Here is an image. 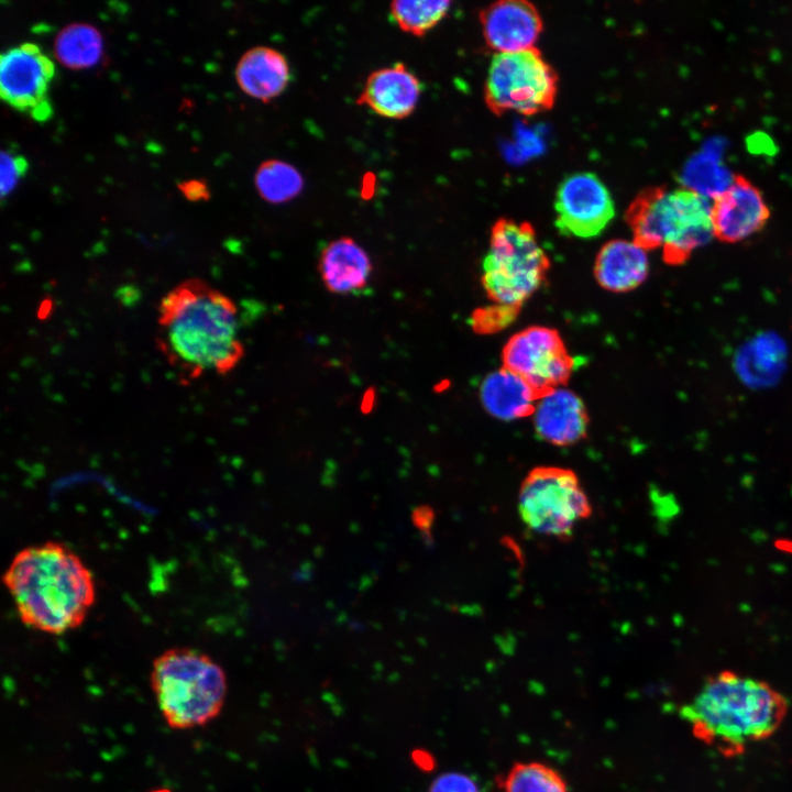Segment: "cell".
Segmentation results:
<instances>
[{
	"label": "cell",
	"instance_id": "cell-1",
	"mask_svg": "<svg viewBox=\"0 0 792 792\" xmlns=\"http://www.w3.org/2000/svg\"><path fill=\"white\" fill-rule=\"evenodd\" d=\"M156 343L185 382L227 374L244 356L238 307L207 282L186 279L160 301Z\"/></svg>",
	"mask_w": 792,
	"mask_h": 792
},
{
	"label": "cell",
	"instance_id": "cell-2",
	"mask_svg": "<svg viewBox=\"0 0 792 792\" xmlns=\"http://www.w3.org/2000/svg\"><path fill=\"white\" fill-rule=\"evenodd\" d=\"M20 620L62 635L79 627L96 602L92 573L66 544L45 541L21 549L2 575Z\"/></svg>",
	"mask_w": 792,
	"mask_h": 792
},
{
	"label": "cell",
	"instance_id": "cell-3",
	"mask_svg": "<svg viewBox=\"0 0 792 792\" xmlns=\"http://www.w3.org/2000/svg\"><path fill=\"white\" fill-rule=\"evenodd\" d=\"M788 711V698L769 683L724 670L705 680L680 715L698 741L733 758L771 737Z\"/></svg>",
	"mask_w": 792,
	"mask_h": 792
},
{
	"label": "cell",
	"instance_id": "cell-4",
	"mask_svg": "<svg viewBox=\"0 0 792 792\" xmlns=\"http://www.w3.org/2000/svg\"><path fill=\"white\" fill-rule=\"evenodd\" d=\"M708 197L679 187L652 186L641 190L625 211L634 242L646 251L662 248L668 265H682L713 234Z\"/></svg>",
	"mask_w": 792,
	"mask_h": 792
},
{
	"label": "cell",
	"instance_id": "cell-5",
	"mask_svg": "<svg viewBox=\"0 0 792 792\" xmlns=\"http://www.w3.org/2000/svg\"><path fill=\"white\" fill-rule=\"evenodd\" d=\"M150 681L157 707L172 729L205 726L223 708L226 673L201 650L174 647L163 651L152 663Z\"/></svg>",
	"mask_w": 792,
	"mask_h": 792
},
{
	"label": "cell",
	"instance_id": "cell-6",
	"mask_svg": "<svg viewBox=\"0 0 792 792\" xmlns=\"http://www.w3.org/2000/svg\"><path fill=\"white\" fill-rule=\"evenodd\" d=\"M549 267V257L529 222L495 221L481 276L491 300L521 306L544 283Z\"/></svg>",
	"mask_w": 792,
	"mask_h": 792
},
{
	"label": "cell",
	"instance_id": "cell-7",
	"mask_svg": "<svg viewBox=\"0 0 792 792\" xmlns=\"http://www.w3.org/2000/svg\"><path fill=\"white\" fill-rule=\"evenodd\" d=\"M558 82L557 72L537 47L495 53L484 84L485 103L496 116L531 117L553 107Z\"/></svg>",
	"mask_w": 792,
	"mask_h": 792
},
{
	"label": "cell",
	"instance_id": "cell-8",
	"mask_svg": "<svg viewBox=\"0 0 792 792\" xmlns=\"http://www.w3.org/2000/svg\"><path fill=\"white\" fill-rule=\"evenodd\" d=\"M524 524L539 535L570 538L575 526L592 514L590 499L570 469L541 465L529 471L518 493Z\"/></svg>",
	"mask_w": 792,
	"mask_h": 792
},
{
	"label": "cell",
	"instance_id": "cell-9",
	"mask_svg": "<svg viewBox=\"0 0 792 792\" xmlns=\"http://www.w3.org/2000/svg\"><path fill=\"white\" fill-rule=\"evenodd\" d=\"M503 367L525 380L538 399L570 380L576 361L561 334L552 328L531 326L512 336L502 351Z\"/></svg>",
	"mask_w": 792,
	"mask_h": 792
},
{
	"label": "cell",
	"instance_id": "cell-10",
	"mask_svg": "<svg viewBox=\"0 0 792 792\" xmlns=\"http://www.w3.org/2000/svg\"><path fill=\"white\" fill-rule=\"evenodd\" d=\"M55 73L54 62L36 44L11 47L0 57V96L14 110L46 122L53 116L48 89Z\"/></svg>",
	"mask_w": 792,
	"mask_h": 792
},
{
	"label": "cell",
	"instance_id": "cell-11",
	"mask_svg": "<svg viewBox=\"0 0 792 792\" xmlns=\"http://www.w3.org/2000/svg\"><path fill=\"white\" fill-rule=\"evenodd\" d=\"M554 210L559 231L581 239L597 237L615 217L609 190L591 172L574 173L562 180Z\"/></svg>",
	"mask_w": 792,
	"mask_h": 792
},
{
	"label": "cell",
	"instance_id": "cell-12",
	"mask_svg": "<svg viewBox=\"0 0 792 792\" xmlns=\"http://www.w3.org/2000/svg\"><path fill=\"white\" fill-rule=\"evenodd\" d=\"M769 217L770 209L761 191L740 174L734 176L726 190L713 198V234L723 243L740 242L758 233Z\"/></svg>",
	"mask_w": 792,
	"mask_h": 792
},
{
	"label": "cell",
	"instance_id": "cell-13",
	"mask_svg": "<svg viewBox=\"0 0 792 792\" xmlns=\"http://www.w3.org/2000/svg\"><path fill=\"white\" fill-rule=\"evenodd\" d=\"M487 46L495 53H513L536 47L543 22L538 9L525 0H501L480 12Z\"/></svg>",
	"mask_w": 792,
	"mask_h": 792
},
{
	"label": "cell",
	"instance_id": "cell-14",
	"mask_svg": "<svg viewBox=\"0 0 792 792\" xmlns=\"http://www.w3.org/2000/svg\"><path fill=\"white\" fill-rule=\"evenodd\" d=\"M420 95L419 78L404 63H395L371 73L355 102L383 118L400 120L415 111Z\"/></svg>",
	"mask_w": 792,
	"mask_h": 792
},
{
	"label": "cell",
	"instance_id": "cell-15",
	"mask_svg": "<svg viewBox=\"0 0 792 792\" xmlns=\"http://www.w3.org/2000/svg\"><path fill=\"white\" fill-rule=\"evenodd\" d=\"M532 419L537 436L557 447L583 440L590 421L583 400L564 387L542 395L536 403Z\"/></svg>",
	"mask_w": 792,
	"mask_h": 792
},
{
	"label": "cell",
	"instance_id": "cell-16",
	"mask_svg": "<svg viewBox=\"0 0 792 792\" xmlns=\"http://www.w3.org/2000/svg\"><path fill=\"white\" fill-rule=\"evenodd\" d=\"M318 270L330 293L356 295L367 288L373 265L366 251L354 239L341 237L322 249Z\"/></svg>",
	"mask_w": 792,
	"mask_h": 792
},
{
	"label": "cell",
	"instance_id": "cell-17",
	"mask_svg": "<svg viewBox=\"0 0 792 792\" xmlns=\"http://www.w3.org/2000/svg\"><path fill=\"white\" fill-rule=\"evenodd\" d=\"M235 79L245 95L267 103L286 89L290 68L279 51L268 46H255L240 57L235 67Z\"/></svg>",
	"mask_w": 792,
	"mask_h": 792
},
{
	"label": "cell",
	"instance_id": "cell-18",
	"mask_svg": "<svg viewBox=\"0 0 792 792\" xmlns=\"http://www.w3.org/2000/svg\"><path fill=\"white\" fill-rule=\"evenodd\" d=\"M649 274L647 251L634 241L606 242L594 263L598 285L609 292L626 293L640 286Z\"/></svg>",
	"mask_w": 792,
	"mask_h": 792
},
{
	"label": "cell",
	"instance_id": "cell-19",
	"mask_svg": "<svg viewBox=\"0 0 792 792\" xmlns=\"http://www.w3.org/2000/svg\"><path fill=\"white\" fill-rule=\"evenodd\" d=\"M480 399L490 415L512 421L532 416L538 395L525 380L502 367L483 380Z\"/></svg>",
	"mask_w": 792,
	"mask_h": 792
},
{
	"label": "cell",
	"instance_id": "cell-20",
	"mask_svg": "<svg viewBox=\"0 0 792 792\" xmlns=\"http://www.w3.org/2000/svg\"><path fill=\"white\" fill-rule=\"evenodd\" d=\"M54 55L67 68H91L103 55L101 33L88 23L66 25L54 40Z\"/></svg>",
	"mask_w": 792,
	"mask_h": 792
},
{
	"label": "cell",
	"instance_id": "cell-21",
	"mask_svg": "<svg viewBox=\"0 0 792 792\" xmlns=\"http://www.w3.org/2000/svg\"><path fill=\"white\" fill-rule=\"evenodd\" d=\"M260 197L270 204H284L296 198L304 188L300 172L292 164L270 158L260 164L254 175Z\"/></svg>",
	"mask_w": 792,
	"mask_h": 792
},
{
	"label": "cell",
	"instance_id": "cell-22",
	"mask_svg": "<svg viewBox=\"0 0 792 792\" xmlns=\"http://www.w3.org/2000/svg\"><path fill=\"white\" fill-rule=\"evenodd\" d=\"M451 1L446 0H396L391 3V13L398 28L415 36H424L449 12Z\"/></svg>",
	"mask_w": 792,
	"mask_h": 792
},
{
	"label": "cell",
	"instance_id": "cell-23",
	"mask_svg": "<svg viewBox=\"0 0 792 792\" xmlns=\"http://www.w3.org/2000/svg\"><path fill=\"white\" fill-rule=\"evenodd\" d=\"M503 792H569L566 782L552 767L539 762L515 763L502 781Z\"/></svg>",
	"mask_w": 792,
	"mask_h": 792
},
{
	"label": "cell",
	"instance_id": "cell-24",
	"mask_svg": "<svg viewBox=\"0 0 792 792\" xmlns=\"http://www.w3.org/2000/svg\"><path fill=\"white\" fill-rule=\"evenodd\" d=\"M521 306L494 302L476 308L470 318V324L476 333L491 334L498 332L515 321Z\"/></svg>",
	"mask_w": 792,
	"mask_h": 792
},
{
	"label": "cell",
	"instance_id": "cell-25",
	"mask_svg": "<svg viewBox=\"0 0 792 792\" xmlns=\"http://www.w3.org/2000/svg\"><path fill=\"white\" fill-rule=\"evenodd\" d=\"M29 168L28 160L11 150H2L0 155V194L4 199L25 176Z\"/></svg>",
	"mask_w": 792,
	"mask_h": 792
},
{
	"label": "cell",
	"instance_id": "cell-26",
	"mask_svg": "<svg viewBox=\"0 0 792 792\" xmlns=\"http://www.w3.org/2000/svg\"><path fill=\"white\" fill-rule=\"evenodd\" d=\"M428 792H480V790L469 776L460 772H447L432 781Z\"/></svg>",
	"mask_w": 792,
	"mask_h": 792
},
{
	"label": "cell",
	"instance_id": "cell-27",
	"mask_svg": "<svg viewBox=\"0 0 792 792\" xmlns=\"http://www.w3.org/2000/svg\"><path fill=\"white\" fill-rule=\"evenodd\" d=\"M178 188L185 198L190 201H201L210 198V190L204 179L193 178L184 180L178 185Z\"/></svg>",
	"mask_w": 792,
	"mask_h": 792
}]
</instances>
